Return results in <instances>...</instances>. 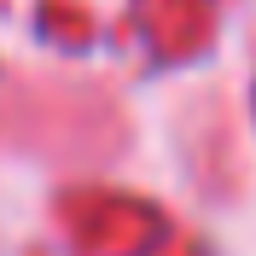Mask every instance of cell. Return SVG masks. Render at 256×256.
Segmentation results:
<instances>
[]
</instances>
